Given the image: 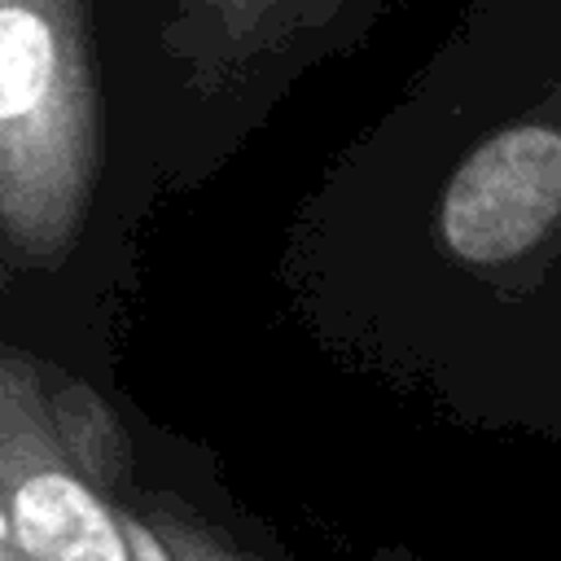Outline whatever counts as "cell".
<instances>
[{"instance_id":"6da1fadb","label":"cell","mask_w":561,"mask_h":561,"mask_svg":"<svg viewBox=\"0 0 561 561\" xmlns=\"http://www.w3.org/2000/svg\"><path fill=\"white\" fill-rule=\"evenodd\" d=\"M285 280L421 351L561 337V0H473L302 202Z\"/></svg>"},{"instance_id":"7a4b0ae2","label":"cell","mask_w":561,"mask_h":561,"mask_svg":"<svg viewBox=\"0 0 561 561\" xmlns=\"http://www.w3.org/2000/svg\"><path fill=\"white\" fill-rule=\"evenodd\" d=\"M88 0H0V245L9 272H53L96 193Z\"/></svg>"},{"instance_id":"3957f363","label":"cell","mask_w":561,"mask_h":561,"mask_svg":"<svg viewBox=\"0 0 561 561\" xmlns=\"http://www.w3.org/2000/svg\"><path fill=\"white\" fill-rule=\"evenodd\" d=\"M381 9L386 0H171L162 48L180 70V105L197 118L193 171L215 167L307 70L351 53Z\"/></svg>"},{"instance_id":"277c9868","label":"cell","mask_w":561,"mask_h":561,"mask_svg":"<svg viewBox=\"0 0 561 561\" xmlns=\"http://www.w3.org/2000/svg\"><path fill=\"white\" fill-rule=\"evenodd\" d=\"M4 561H136L123 513L88 482L53 386L4 355Z\"/></svg>"},{"instance_id":"5b68a950","label":"cell","mask_w":561,"mask_h":561,"mask_svg":"<svg viewBox=\"0 0 561 561\" xmlns=\"http://www.w3.org/2000/svg\"><path fill=\"white\" fill-rule=\"evenodd\" d=\"M153 530L162 535V543L171 548L175 561H241L237 552H228L224 543H215L206 530H197L193 522H175V513L167 508L162 522H153Z\"/></svg>"}]
</instances>
